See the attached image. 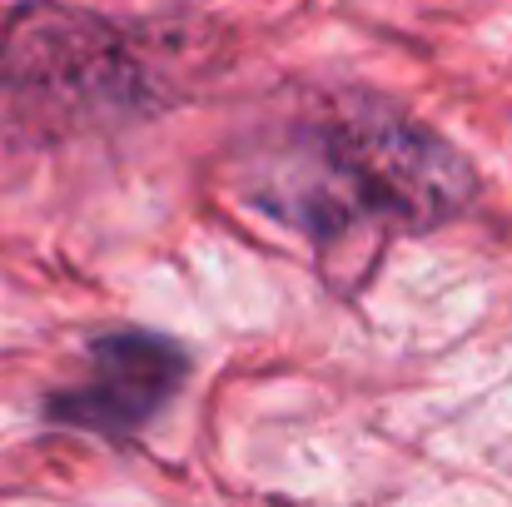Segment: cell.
<instances>
[{
  "instance_id": "cell-1",
  "label": "cell",
  "mask_w": 512,
  "mask_h": 507,
  "mask_svg": "<svg viewBox=\"0 0 512 507\" xmlns=\"http://www.w3.org/2000/svg\"><path fill=\"white\" fill-rule=\"evenodd\" d=\"M259 194L319 249H339L363 234L443 229L473 204L478 174L423 120L363 95L304 120Z\"/></svg>"
},
{
  "instance_id": "cell-2",
  "label": "cell",
  "mask_w": 512,
  "mask_h": 507,
  "mask_svg": "<svg viewBox=\"0 0 512 507\" xmlns=\"http://www.w3.org/2000/svg\"><path fill=\"white\" fill-rule=\"evenodd\" d=\"M145 105L120 25L65 0L0 10V145H60Z\"/></svg>"
},
{
  "instance_id": "cell-3",
  "label": "cell",
  "mask_w": 512,
  "mask_h": 507,
  "mask_svg": "<svg viewBox=\"0 0 512 507\" xmlns=\"http://www.w3.org/2000/svg\"><path fill=\"white\" fill-rule=\"evenodd\" d=\"M189 378V353L150 329H115L90 343V368L80 383L45 403V418L110 443L145 433Z\"/></svg>"
}]
</instances>
